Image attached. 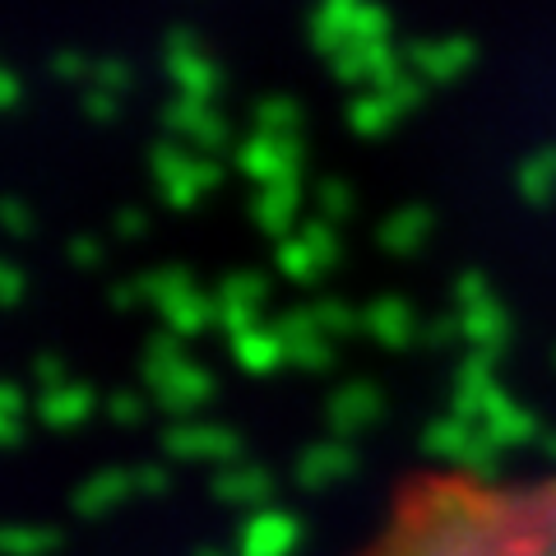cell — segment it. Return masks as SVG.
Masks as SVG:
<instances>
[{
  "mask_svg": "<svg viewBox=\"0 0 556 556\" xmlns=\"http://www.w3.org/2000/svg\"><path fill=\"white\" fill-rule=\"evenodd\" d=\"M357 556H556V473L417 478Z\"/></svg>",
  "mask_w": 556,
  "mask_h": 556,
  "instance_id": "1",
  "label": "cell"
}]
</instances>
